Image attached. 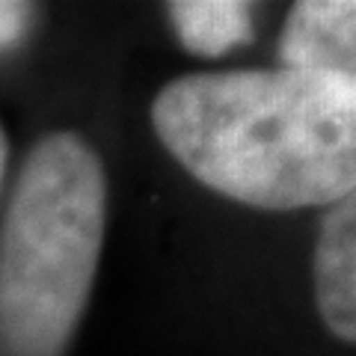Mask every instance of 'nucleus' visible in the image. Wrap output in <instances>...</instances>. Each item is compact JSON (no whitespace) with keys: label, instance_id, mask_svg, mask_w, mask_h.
<instances>
[{"label":"nucleus","instance_id":"nucleus-1","mask_svg":"<svg viewBox=\"0 0 356 356\" xmlns=\"http://www.w3.org/2000/svg\"><path fill=\"white\" fill-rule=\"evenodd\" d=\"M161 146L199 184L241 205H332L356 184V83L324 72L229 69L163 83Z\"/></svg>","mask_w":356,"mask_h":356},{"label":"nucleus","instance_id":"nucleus-2","mask_svg":"<svg viewBox=\"0 0 356 356\" xmlns=\"http://www.w3.org/2000/svg\"><path fill=\"white\" fill-rule=\"evenodd\" d=\"M107 172L74 131L36 140L0 220V356H63L92 297Z\"/></svg>","mask_w":356,"mask_h":356},{"label":"nucleus","instance_id":"nucleus-3","mask_svg":"<svg viewBox=\"0 0 356 356\" xmlns=\"http://www.w3.org/2000/svg\"><path fill=\"white\" fill-rule=\"evenodd\" d=\"M312 280L324 327L339 341L356 344V184L321 217Z\"/></svg>","mask_w":356,"mask_h":356},{"label":"nucleus","instance_id":"nucleus-4","mask_svg":"<svg viewBox=\"0 0 356 356\" xmlns=\"http://www.w3.org/2000/svg\"><path fill=\"white\" fill-rule=\"evenodd\" d=\"M276 54L285 69L324 72L356 83V0L294 3Z\"/></svg>","mask_w":356,"mask_h":356},{"label":"nucleus","instance_id":"nucleus-5","mask_svg":"<svg viewBox=\"0 0 356 356\" xmlns=\"http://www.w3.org/2000/svg\"><path fill=\"white\" fill-rule=\"evenodd\" d=\"M166 18L184 51L205 60L252 42V6L241 0H172Z\"/></svg>","mask_w":356,"mask_h":356},{"label":"nucleus","instance_id":"nucleus-6","mask_svg":"<svg viewBox=\"0 0 356 356\" xmlns=\"http://www.w3.org/2000/svg\"><path fill=\"white\" fill-rule=\"evenodd\" d=\"M36 9L30 3H13V0H0V48L18 44L33 27Z\"/></svg>","mask_w":356,"mask_h":356},{"label":"nucleus","instance_id":"nucleus-7","mask_svg":"<svg viewBox=\"0 0 356 356\" xmlns=\"http://www.w3.org/2000/svg\"><path fill=\"white\" fill-rule=\"evenodd\" d=\"M6 163H9V140H6V131H3V125H0V191H3Z\"/></svg>","mask_w":356,"mask_h":356}]
</instances>
